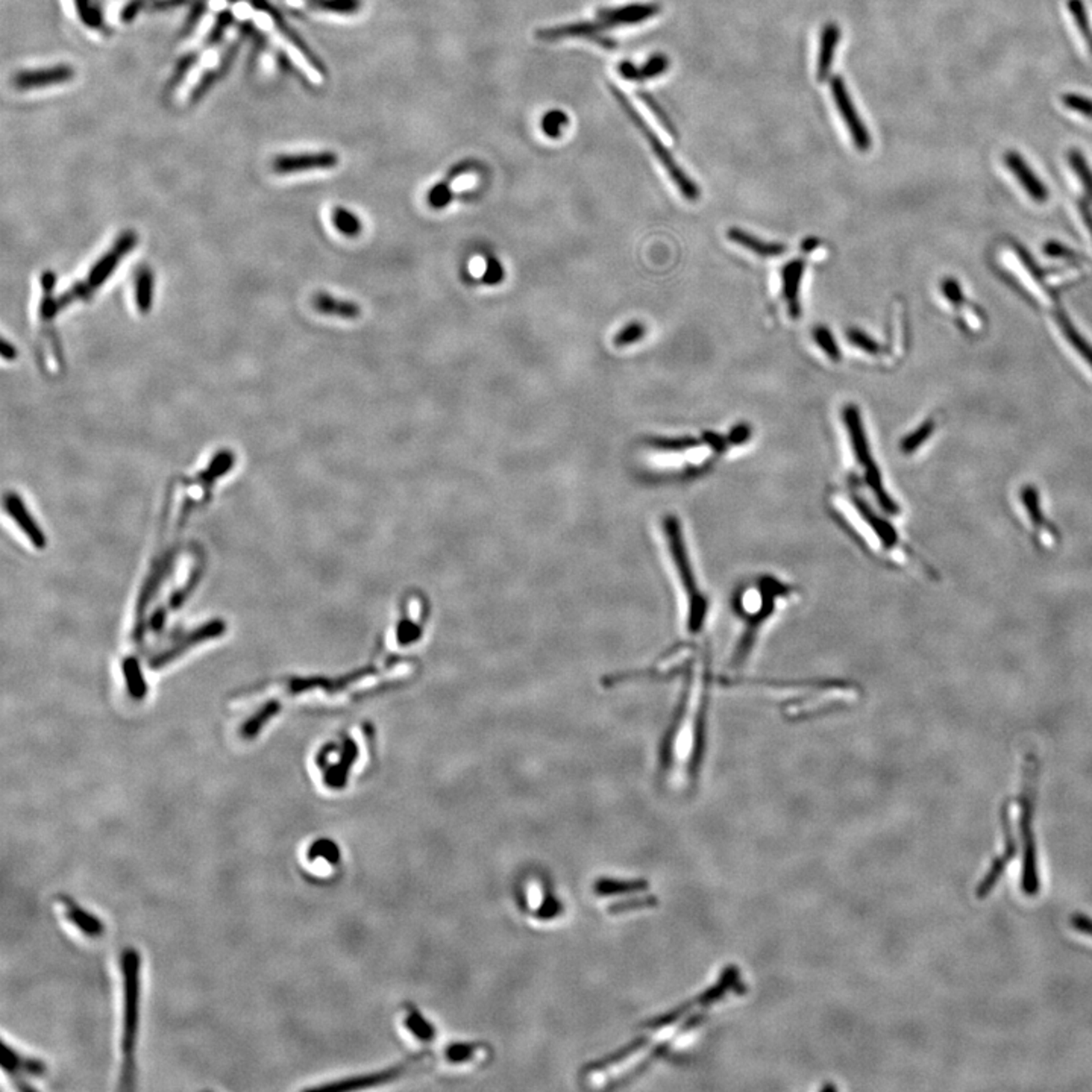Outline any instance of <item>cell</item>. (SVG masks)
Segmentation results:
<instances>
[{
  "instance_id": "obj_1",
  "label": "cell",
  "mask_w": 1092,
  "mask_h": 1092,
  "mask_svg": "<svg viewBox=\"0 0 1092 1092\" xmlns=\"http://www.w3.org/2000/svg\"><path fill=\"white\" fill-rule=\"evenodd\" d=\"M683 679L677 709L662 742L660 767L668 773L675 750L679 745L687 746V775L691 780H696L706 751L710 686L715 683L710 671L709 656L702 657Z\"/></svg>"
},
{
  "instance_id": "obj_2",
  "label": "cell",
  "mask_w": 1092,
  "mask_h": 1092,
  "mask_svg": "<svg viewBox=\"0 0 1092 1092\" xmlns=\"http://www.w3.org/2000/svg\"><path fill=\"white\" fill-rule=\"evenodd\" d=\"M834 500L830 504V513L836 524L849 534L865 553L876 560L893 565H915L930 576H935L929 568L908 545L901 542L900 536L889 521L880 516L860 494H849L845 500Z\"/></svg>"
},
{
  "instance_id": "obj_3",
  "label": "cell",
  "mask_w": 1092,
  "mask_h": 1092,
  "mask_svg": "<svg viewBox=\"0 0 1092 1092\" xmlns=\"http://www.w3.org/2000/svg\"><path fill=\"white\" fill-rule=\"evenodd\" d=\"M797 597V591L780 578L756 576L740 584L733 597V610L740 622L739 637L730 656L731 668H738L751 657L763 628L778 610Z\"/></svg>"
},
{
  "instance_id": "obj_4",
  "label": "cell",
  "mask_w": 1092,
  "mask_h": 1092,
  "mask_svg": "<svg viewBox=\"0 0 1092 1092\" xmlns=\"http://www.w3.org/2000/svg\"><path fill=\"white\" fill-rule=\"evenodd\" d=\"M727 687L754 686L761 692H769L780 700L783 715L789 721H805L816 715L847 707L856 702L859 691L853 683L827 680V681H800V683H777V681H745L740 679L723 680Z\"/></svg>"
},
{
  "instance_id": "obj_5",
  "label": "cell",
  "mask_w": 1092,
  "mask_h": 1092,
  "mask_svg": "<svg viewBox=\"0 0 1092 1092\" xmlns=\"http://www.w3.org/2000/svg\"><path fill=\"white\" fill-rule=\"evenodd\" d=\"M662 536H663L666 553L669 554L672 576L679 592L681 624L692 637L702 636L709 620V598L706 592H702L700 581L695 574L694 563L689 555L683 527L677 517H664L662 522Z\"/></svg>"
},
{
  "instance_id": "obj_6",
  "label": "cell",
  "mask_w": 1092,
  "mask_h": 1092,
  "mask_svg": "<svg viewBox=\"0 0 1092 1092\" xmlns=\"http://www.w3.org/2000/svg\"><path fill=\"white\" fill-rule=\"evenodd\" d=\"M123 975V1030H122V1074L118 1089L135 1088V1048L140 1023V953L128 948L120 958Z\"/></svg>"
},
{
  "instance_id": "obj_7",
  "label": "cell",
  "mask_w": 1092,
  "mask_h": 1092,
  "mask_svg": "<svg viewBox=\"0 0 1092 1092\" xmlns=\"http://www.w3.org/2000/svg\"><path fill=\"white\" fill-rule=\"evenodd\" d=\"M232 14L240 20H249L254 23L265 35L270 38L273 45L282 51V53L290 59V63L295 64L296 68L303 72L308 79L325 78V67L322 66L318 57L311 53L305 43L296 37L292 30H288L284 26V23L278 20V17L273 14V11L252 5L248 2H237L232 7Z\"/></svg>"
},
{
  "instance_id": "obj_8",
  "label": "cell",
  "mask_w": 1092,
  "mask_h": 1092,
  "mask_svg": "<svg viewBox=\"0 0 1092 1092\" xmlns=\"http://www.w3.org/2000/svg\"><path fill=\"white\" fill-rule=\"evenodd\" d=\"M1038 782V761L1035 756H1027L1026 771H1024V789L1019 798V832L1023 839V876L1021 889L1026 895L1034 897L1040 893V876H1038V854L1035 842L1034 809Z\"/></svg>"
},
{
  "instance_id": "obj_9",
  "label": "cell",
  "mask_w": 1092,
  "mask_h": 1092,
  "mask_svg": "<svg viewBox=\"0 0 1092 1092\" xmlns=\"http://www.w3.org/2000/svg\"><path fill=\"white\" fill-rule=\"evenodd\" d=\"M137 244V234L134 231H126L116 240L111 251L106 252L102 259L91 267L85 281L76 282L74 287L66 290L58 298L59 310H64L76 301H87L96 292V288L104 286L105 281L110 278L117 269L118 263L125 259L126 254L133 251Z\"/></svg>"
},
{
  "instance_id": "obj_10",
  "label": "cell",
  "mask_w": 1092,
  "mask_h": 1092,
  "mask_svg": "<svg viewBox=\"0 0 1092 1092\" xmlns=\"http://www.w3.org/2000/svg\"><path fill=\"white\" fill-rule=\"evenodd\" d=\"M610 91H612L613 96L616 99V102L622 106V110H624V112L627 114V117L635 123L636 128H637V129L642 133L643 137L648 140L651 149H652V152L656 154L657 160L660 161V164L663 166L664 170L668 172V175L671 177L672 183L677 185V188L681 192V194H683L687 200H691V202H695V200L700 199V196H702V194H700L698 185L695 184L694 181H692L691 177H687L686 173L683 172V169L680 167L677 161L674 160L671 150L664 146L663 141L658 139V135H657V134L652 133V129H651L648 123L643 120L642 116L636 111L635 106H633L631 102L628 101L627 96H625L620 89H616L614 85H610Z\"/></svg>"
},
{
  "instance_id": "obj_11",
  "label": "cell",
  "mask_w": 1092,
  "mask_h": 1092,
  "mask_svg": "<svg viewBox=\"0 0 1092 1092\" xmlns=\"http://www.w3.org/2000/svg\"><path fill=\"white\" fill-rule=\"evenodd\" d=\"M232 37H236V35L234 34H231V35L227 34L225 38H221V41H217L216 45L210 46L208 49H204L199 57L193 61L188 68L185 70L184 76H181V81H179V85H177V97H175L177 102H185L187 99H190L193 93H196L198 90L202 89V84L208 81L210 74H215L217 68H221V64H223V59L227 57L231 43H232Z\"/></svg>"
},
{
  "instance_id": "obj_12",
  "label": "cell",
  "mask_w": 1092,
  "mask_h": 1092,
  "mask_svg": "<svg viewBox=\"0 0 1092 1092\" xmlns=\"http://www.w3.org/2000/svg\"><path fill=\"white\" fill-rule=\"evenodd\" d=\"M74 68L68 64L35 67L15 74L13 84L20 93H34L59 87L74 79Z\"/></svg>"
},
{
  "instance_id": "obj_13",
  "label": "cell",
  "mask_w": 1092,
  "mask_h": 1092,
  "mask_svg": "<svg viewBox=\"0 0 1092 1092\" xmlns=\"http://www.w3.org/2000/svg\"><path fill=\"white\" fill-rule=\"evenodd\" d=\"M340 158L332 150H314V152H298V154H282L275 156L272 170L276 175H298L313 170H330L337 167Z\"/></svg>"
},
{
  "instance_id": "obj_14",
  "label": "cell",
  "mask_w": 1092,
  "mask_h": 1092,
  "mask_svg": "<svg viewBox=\"0 0 1092 1092\" xmlns=\"http://www.w3.org/2000/svg\"><path fill=\"white\" fill-rule=\"evenodd\" d=\"M604 28L597 20H586V22L565 23L559 26L543 28L536 32V38L545 43L580 38V40H589L592 43L603 46L605 49H613L614 41L609 37H604Z\"/></svg>"
},
{
  "instance_id": "obj_15",
  "label": "cell",
  "mask_w": 1092,
  "mask_h": 1092,
  "mask_svg": "<svg viewBox=\"0 0 1092 1092\" xmlns=\"http://www.w3.org/2000/svg\"><path fill=\"white\" fill-rule=\"evenodd\" d=\"M2 1068L13 1078L15 1088L20 1091H35V1088L30 1086L25 1078H41L47 1070L43 1061L20 1055L15 1048L9 1047L7 1042H2Z\"/></svg>"
},
{
  "instance_id": "obj_16",
  "label": "cell",
  "mask_w": 1092,
  "mask_h": 1092,
  "mask_svg": "<svg viewBox=\"0 0 1092 1092\" xmlns=\"http://www.w3.org/2000/svg\"><path fill=\"white\" fill-rule=\"evenodd\" d=\"M832 96H833L834 104L838 106V110L841 112L845 125L849 128L851 139L854 141L856 148L860 152L870 150V148H871V137L868 134V129L862 123V120L859 117L856 108H854V105L849 99L847 87H845V84H844L842 78H839V76H834L833 79H832Z\"/></svg>"
},
{
  "instance_id": "obj_17",
  "label": "cell",
  "mask_w": 1092,
  "mask_h": 1092,
  "mask_svg": "<svg viewBox=\"0 0 1092 1092\" xmlns=\"http://www.w3.org/2000/svg\"><path fill=\"white\" fill-rule=\"evenodd\" d=\"M660 13L657 3H630L624 7L603 8L597 14V22L604 30H614L620 26H631L645 22Z\"/></svg>"
},
{
  "instance_id": "obj_18",
  "label": "cell",
  "mask_w": 1092,
  "mask_h": 1092,
  "mask_svg": "<svg viewBox=\"0 0 1092 1092\" xmlns=\"http://www.w3.org/2000/svg\"><path fill=\"white\" fill-rule=\"evenodd\" d=\"M842 419L845 423V429L849 431V442L853 446V454L856 458L857 465L864 467L865 472L876 466V460L872 458L870 443L866 439V431H865L864 419L859 407L854 404H849L844 407L842 410Z\"/></svg>"
},
{
  "instance_id": "obj_19",
  "label": "cell",
  "mask_w": 1092,
  "mask_h": 1092,
  "mask_svg": "<svg viewBox=\"0 0 1092 1092\" xmlns=\"http://www.w3.org/2000/svg\"><path fill=\"white\" fill-rule=\"evenodd\" d=\"M475 167H477V161H473V160H463V161H458L457 164H454L448 170V173L440 181H437L436 184L433 185L429 193H427V204H429V208L440 211V210H445V208L448 207L450 202L454 200V196H456L452 192L454 181L463 177V175L471 173Z\"/></svg>"
},
{
  "instance_id": "obj_20",
  "label": "cell",
  "mask_w": 1092,
  "mask_h": 1092,
  "mask_svg": "<svg viewBox=\"0 0 1092 1092\" xmlns=\"http://www.w3.org/2000/svg\"><path fill=\"white\" fill-rule=\"evenodd\" d=\"M1004 164L1009 167L1013 177L1018 179L1019 184L1026 190L1027 194L1035 200V202H1047L1048 188L1047 185L1040 181V177L1035 175L1034 170L1029 167V164L1024 161L1023 156L1018 152H1006L1004 154Z\"/></svg>"
},
{
  "instance_id": "obj_21",
  "label": "cell",
  "mask_w": 1092,
  "mask_h": 1092,
  "mask_svg": "<svg viewBox=\"0 0 1092 1092\" xmlns=\"http://www.w3.org/2000/svg\"><path fill=\"white\" fill-rule=\"evenodd\" d=\"M421 1061V1056H414L406 1062L399 1063L396 1067H391L389 1070L374 1073L369 1076H362V1078H347L343 1082H336L330 1085L319 1086L318 1089H339V1091H349V1089H362V1088H369V1086L381 1085L385 1082H390L391 1078H399L406 1074L407 1071L413 1067L414 1063Z\"/></svg>"
},
{
  "instance_id": "obj_22",
  "label": "cell",
  "mask_w": 1092,
  "mask_h": 1092,
  "mask_svg": "<svg viewBox=\"0 0 1092 1092\" xmlns=\"http://www.w3.org/2000/svg\"><path fill=\"white\" fill-rule=\"evenodd\" d=\"M805 267V263L803 259H792L784 265L782 270L783 296L792 319L800 318L803 313L801 303H800V286H801Z\"/></svg>"
},
{
  "instance_id": "obj_23",
  "label": "cell",
  "mask_w": 1092,
  "mask_h": 1092,
  "mask_svg": "<svg viewBox=\"0 0 1092 1092\" xmlns=\"http://www.w3.org/2000/svg\"><path fill=\"white\" fill-rule=\"evenodd\" d=\"M58 901L64 908V914H66L68 923L79 930L82 935L89 937H99L104 935L105 924L102 923V920H99L97 916L90 914L87 910H84L74 898H70L67 895H59Z\"/></svg>"
},
{
  "instance_id": "obj_24",
  "label": "cell",
  "mask_w": 1092,
  "mask_h": 1092,
  "mask_svg": "<svg viewBox=\"0 0 1092 1092\" xmlns=\"http://www.w3.org/2000/svg\"><path fill=\"white\" fill-rule=\"evenodd\" d=\"M311 305L320 314L332 316V318L354 320V319H358L362 316V307L358 303H354V301H347V299H340V298H336V296L325 293V292H319V293L313 296L311 298Z\"/></svg>"
},
{
  "instance_id": "obj_25",
  "label": "cell",
  "mask_w": 1092,
  "mask_h": 1092,
  "mask_svg": "<svg viewBox=\"0 0 1092 1092\" xmlns=\"http://www.w3.org/2000/svg\"><path fill=\"white\" fill-rule=\"evenodd\" d=\"M668 68H669V58H666L662 53H657L652 55L642 67H637L631 61L625 59L618 66V72L627 81L641 82L657 78L663 74Z\"/></svg>"
},
{
  "instance_id": "obj_26",
  "label": "cell",
  "mask_w": 1092,
  "mask_h": 1092,
  "mask_svg": "<svg viewBox=\"0 0 1092 1092\" xmlns=\"http://www.w3.org/2000/svg\"><path fill=\"white\" fill-rule=\"evenodd\" d=\"M727 237L731 242L745 248L748 251L757 254L759 257L771 259V257H780L786 252V246L782 243H773V242H765L759 237L753 236L746 232L744 229L730 228L727 231Z\"/></svg>"
},
{
  "instance_id": "obj_27",
  "label": "cell",
  "mask_w": 1092,
  "mask_h": 1092,
  "mask_svg": "<svg viewBox=\"0 0 1092 1092\" xmlns=\"http://www.w3.org/2000/svg\"><path fill=\"white\" fill-rule=\"evenodd\" d=\"M839 40H841V28L836 23L826 25L821 32V45H819L818 68H816L819 82L824 81L830 74L836 46L839 43Z\"/></svg>"
},
{
  "instance_id": "obj_28",
  "label": "cell",
  "mask_w": 1092,
  "mask_h": 1092,
  "mask_svg": "<svg viewBox=\"0 0 1092 1092\" xmlns=\"http://www.w3.org/2000/svg\"><path fill=\"white\" fill-rule=\"evenodd\" d=\"M1021 498H1023V502H1024V505H1026L1029 516L1032 519V524L1035 525L1036 532H1040V536L1042 538V540H1044L1046 543H1050V545H1051V543H1055L1056 534H1057V532H1055V528H1053L1051 525L1048 524L1047 521H1046V517L1042 516V513H1040V494H1038V490H1036L1034 486H1026V488L1023 489V492H1021Z\"/></svg>"
},
{
  "instance_id": "obj_29",
  "label": "cell",
  "mask_w": 1092,
  "mask_h": 1092,
  "mask_svg": "<svg viewBox=\"0 0 1092 1092\" xmlns=\"http://www.w3.org/2000/svg\"><path fill=\"white\" fill-rule=\"evenodd\" d=\"M5 505H7L9 515L14 516L15 521L22 527L23 532H26V536L32 540V543L37 545V548H43L46 545L45 536H43V532L38 528L37 525L34 524L32 517L26 511V507L23 505L22 500L19 498V494H8L7 498H5Z\"/></svg>"
},
{
  "instance_id": "obj_30",
  "label": "cell",
  "mask_w": 1092,
  "mask_h": 1092,
  "mask_svg": "<svg viewBox=\"0 0 1092 1092\" xmlns=\"http://www.w3.org/2000/svg\"><path fill=\"white\" fill-rule=\"evenodd\" d=\"M341 751V759L325 773V783L334 789H341L347 784V773L358 756V748L351 739L345 740Z\"/></svg>"
},
{
  "instance_id": "obj_31",
  "label": "cell",
  "mask_w": 1092,
  "mask_h": 1092,
  "mask_svg": "<svg viewBox=\"0 0 1092 1092\" xmlns=\"http://www.w3.org/2000/svg\"><path fill=\"white\" fill-rule=\"evenodd\" d=\"M154 286H156L154 272L148 266L139 267L134 275V290H135L137 308L143 314H146L152 308Z\"/></svg>"
},
{
  "instance_id": "obj_32",
  "label": "cell",
  "mask_w": 1092,
  "mask_h": 1092,
  "mask_svg": "<svg viewBox=\"0 0 1092 1092\" xmlns=\"http://www.w3.org/2000/svg\"><path fill=\"white\" fill-rule=\"evenodd\" d=\"M223 628H225L223 622H221V620H215V622H211V624H208V625H204V627L199 628V630H196V631L192 633V635L187 636V639H185L184 642L181 641V643L177 645V648H173L172 651H167V652L163 654V656L156 657V660L152 662V668L156 669L158 666L167 663V662H170L173 657H177V654H181V651H185L187 648H190L192 645L199 642V641H204V639H208V637H215V636L217 635H221V633H223Z\"/></svg>"
},
{
  "instance_id": "obj_33",
  "label": "cell",
  "mask_w": 1092,
  "mask_h": 1092,
  "mask_svg": "<svg viewBox=\"0 0 1092 1092\" xmlns=\"http://www.w3.org/2000/svg\"><path fill=\"white\" fill-rule=\"evenodd\" d=\"M1055 318L1062 330L1065 339L1070 341L1071 347H1074L1078 354L1082 355L1084 360L1092 368V345H1089L1085 337L1076 330V326L1071 324L1070 318L1065 314V311L1061 308L1056 310Z\"/></svg>"
},
{
  "instance_id": "obj_34",
  "label": "cell",
  "mask_w": 1092,
  "mask_h": 1092,
  "mask_svg": "<svg viewBox=\"0 0 1092 1092\" xmlns=\"http://www.w3.org/2000/svg\"><path fill=\"white\" fill-rule=\"evenodd\" d=\"M308 9L325 14L352 15L363 8V0H298Z\"/></svg>"
},
{
  "instance_id": "obj_35",
  "label": "cell",
  "mask_w": 1092,
  "mask_h": 1092,
  "mask_svg": "<svg viewBox=\"0 0 1092 1092\" xmlns=\"http://www.w3.org/2000/svg\"><path fill=\"white\" fill-rule=\"evenodd\" d=\"M569 125H571V118H569L568 112L560 110V108L546 111V112H543L542 118H540V131L549 140L561 139L565 129Z\"/></svg>"
},
{
  "instance_id": "obj_36",
  "label": "cell",
  "mask_w": 1092,
  "mask_h": 1092,
  "mask_svg": "<svg viewBox=\"0 0 1092 1092\" xmlns=\"http://www.w3.org/2000/svg\"><path fill=\"white\" fill-rule=\"evenodd\" d=\"M331 221L334 228L339 231L341 236L355 238L363 232V223L360 217L355 215L354 211L347 210L345 207H336L332 210Z\"/></svg>"
},
{
  "instance_id": "obj_37",
  "label": "cell",
  "mask_w": 1092,
  "mask_h": 1092,
  "mask_svg": "<svg viewBox=\"0 0 1092 1092\" xmlns=\"http://www.w3.org/2000/svg\"><path fill=\"white\" fill-rule=\"evenodd\" d=\"M648 1040H650L648 1038H643V1036L642 1038H637V1040H633V1042H630L628 1046L620 1048L618 1051H614L612 1055L605 1056V1057L599 1059V1061L589 1063V1065L586 1067V1073L603 1071L605 1070V1068H609V1067H612L614 1063L622 1062L624 1059H627L628 1056L635 1055L636 1051H639L641 1048L645 1047Z\"/></svg>"
},
{
  "instance_id": "obj_38",
  "label": "cell",
  "mask_w": 1092,
  "mask_h": 1092,
  "mask_svg": "<svg viewBox=\"0 0 1092 1092\" xmlns=\"http://www.w3.org/2000/svg\"><path fill=\"white\" fill-rule=\"evenodd\" d=\"M648 445H650L651 448H654V450H662V452H675V454H680V452H687V450L698 448V446L702 445V442H700L698 439H695V437L689 436L652 437V439H648Z\"/></svg>"
},
{
  "instance_id": "obj_39",
  "label": "cell",
  "mask_w": 1092,
  "mask_h": 1092,
  "mask_svg": "<svg viewBox=\"0 0 1092 1092\" xmlns=\"http://www.w3.org/2000/svg\"><path fill=\"white\" fill-rule=\"evenodd\" d=\"M648 883L645 880H609L603 878L595 885V891L599 895H616V893H639L645 891Z\"/></svg>"
},
{
  "instance_id": "obj_40",
  "label": "cell",
  "mask_w": 1092,
  "mask_h": 1092,
  "mask_svg": "<svg viewBox=\"0 0 1092 1092\" xmlns=\"http://www.w3.org/2000/svg\"><path fill=\"white\" fill-rule=\"evenodd\" d=\"M935 429H936V427H935V422L930 421V419L929 421L923 422V423H921V425H920L914 433H910V434H908V436L904 437V439L901 440V452H903V454H906V456H909V454H914L915 450H918V448H920L921 445H924V443L929 440V437L931 436V433L935 431Z\"/></svg>"
},
{
  "instance_id": "obj_41",
  "label": "cell",
  "mask_w": 1092,
  "mask_h": 1092,
  "mask_svg": "<svg viewBox=\"0 0 1092 1092\" xmlns=\"http://www.w3.org/2000/svg\"><path fill=\"white\" fill-rule=\"evenodd\" d=\"M812 337L815 343L818 345L822 352L832 360V362H839L841 360V349L836 343L832 331L824 325H816L812 330Z\"/></svg>"
},
{
  "instance_id": "obj_42",
  "label": "cell",
  "mask_w": 1092,
  "mask_h": 1092,
  "mask_svg": "<svg viewBox=\"0 0 1092 1092\" xmlns=\"http://www.w3.org/2000/svg\"><path fill=\"white\" fill-rule=\"evenodd\" d=\"M1068 161H1070L1074 173L1080 179V183L1084 185L1086 194L1092 200V170L1088 161H1086L1085 156L1078 149H1071L1070 152H1068Z\"/></svg>"
},
{
  "instance_id": "obj_43",
  "label": "cell",
  "mask_w": 1092,
  "mask_h": 1092,
  "mask_svg": "<svg viewBox=\"0 0 1092 1092\" xmlns=\"http://www.w3.org/2000/svg\"><path fill=\"white\" fill-rule=\"evenodd\" d=\"M647 334V326L643 325L639 320L628 322L627 325L622 326V330L614 334L613 337V345L616 347H625L635 345L637 341L645 337Z\"/></svg>"
},
{
  "instance_id": "obj_44",
  "label": "cell",
  "mask_w": 1092,
  "mask_h": 1092,
  "mask_svg": "<svg viewBox=\"0 0 1092 1092\" xmlns=\"http://www.w3.org/2000/svg\"><path fill=\"white\" fill-rule=\"evenodd\" d=\"M1068 9H1070L1071 15L1074 19L1078 32L1082 34V37L1085 40L1086 45H1088L1092 53V30L1084 2L1082 0H1068Z\"/></svg>"
},
{
  "instance_id": "obj_45",
  "label": "cell",
  "mask_w": 1092,
  "mask_h": 1092,
  "mask_svg": "<svg viewBox=\"0 0 1092 1092\" xmlns=\"http://www.w3.org/2000/svg\"><path fill=\"white\" fill-rule=\"evenodd\" d=\"M845 336L853 347L862 349L866 354L878 355L882 352V347L878 345L877 340L872 339L870 334H866L859 328H849Z\"/></svg>"
},
{
  "instance_id": "obj_46",
  "label": "cell",
  "mask_w": 1092,
  "mask_h": 1092,
  "mask_svg": "<svg viewBox=\"0 0 1092 1092\" xmlns=\"http://www.w3.org/2000/svg\"><path fill=\"white\" fill-rule=\"evenodd\" d=\"M1013 249L1017 252L1018 259L1023 261V265L1026 266L1027 270L1032 273L1034 280L1036 281L1038 284H1040V287L1044 288V290H1047L1048 295L1051 296L1053 299H1056V293H1053V290H1051V288H1048L1047 284H1046V275H1047V272H1046V270H1042V269L1036 265V261L1029 255V252H1027L1023 246L1013 244Z\"/></svg>"
},
{
  "instance_id": "obj_47",
  "label": "cell",
  "mask_w": 1092,
  "mask_h": 1092,
  "mask_svg": "<svg viewBox=\"0 0 1092 1092\" xmlns=\"http://www.w3.org/2000/svg\"><path fill=\"white\" fill-rule=\"evenodd\" d=\"M125 674L126 681H128V687H129V692H131L134 698H139V700H140V698H143L145 694H146V686H145V681H143V677H141L139 663H137L135 660H126Z\"/></svg>"
},
{
  "instance_id": "obj_48",
  "label": "cell",
  "mask_w": 1092,
  "mask_h": 1092,
  "mask_svg": "<svg viewBox=\"0 0 1092 1092\" xmlns=\"http://www.w3.org/2000/svg\"><path fill=\"white\" fill-rule=\"evenodd\" d=\"M406 1024L412 1030V1034L416 1035L419 1040H431L434 1038V1029L429 1023L422 1018L421 1013L416 1011L414 1007L408 1011Z\"/></svg>"
},
{
  "instance_id": "obj_49",
  "label": "cell",
  "mask_w": 1092,
  "mask_h": 1092,
  "mask_svg": "<svg viewBox=\"0 0 1092 1092\" xmlns=\"http://www.w3.org/2000/svg\"><path fill=\"white\" fill-rule=\"evenodd\" d=\"M1062 104L1068 110L1078 112L1084 117L1092 118V99L1086 96H1080L1076 93H1065L1062 95Z\"/></svg>"
},
{
  "instance_id": "obj_50",
  "label": "cell",
  "mask_w": 1092,
  "mask_h": 1092,
  "mask_svg": "<svg viewBox=\"0 0 1092 1092\" xmlns=\"http://www.w3.org/2000/svg\"><path fill=\"white\" fill-rule=\"evenodd\" d=\"M504 278H505V270L502 267L501 261L494 255H489L486 259V270L483 273L481 280L486 286H498L501 284Z\"/></svg>"
},
{
  "instance_id": "obj_51",
  "label": "cell",
  "mask_w": 1092,
  "mask_h": 1092,
  "mask_svg": "<svg viewBox=\"0 0 1092 1092\" xmlns=\"http://www.w3.org/2000/svg\"><path fill=\"white\" fill-rule=\"evenodd\" d=\"M276 710H278V704H276V702H270V704H267L266 707L261 710L259 715L255 716V718H252L251 721H248V723H244V736H246V738L255 736V734L259 733V729L263 727V723H266L267 719H269L270 715H273Z\"/></svg>"
},
{
  "instance_id": "obj_52",
  "label": "cell",
  "mask_w": 1092,
  "mask_h": 1092,
  "mask_svg": "<svg viewBox=\"0 0 1092 1092\" xmlns=\"http://www.w3.org/2000/svg\"><path fill=\"white\" fill-rule=\"evenodd\" d=\"M308 856H310V859H318V857H325L328 862H331V864H337L340 859V853H339V849H337V847H336V845H334V844H332L331 841H325V839H322V841L314 842V844L311 845L310 853H308Z\"/></svg>"
},
{
  "instance_id": "obj_53",
  "label": "cell",
  "mask_w": 1092,
  "mask_h": 1092,
  "mask_svg": "<svg viewBox=\"0 0 1092 1092\" xmlns=\"http://www.w3.org/2000/svg\"><path fill=\"white\" fill-rule=\"evenodd\" d=\"M656 904L657 900L654 897H645V898L620 901V903L612 904V906L609 908V912H610V914H624V912H630V910H635V909L652 908V906H656Z\"/></svg>"
},
{
  "instance_id": "obj_54",
  "label": "cell",
  "mask_w": 1092,
  "mask_h": 1092,
  "mask_svg": "<svg viewBox=\"0 0 1092 1092\" xmlns=\"http://www.w3.org/2000/svg\"><path fill=\"white\" fill-rule=\"evenodd\" d=\"M1044 252L1051 259H1067V261H1080V259H1084L1078 255V252L1073 251L1070 248L1057 243V242H1048L1044 246Z\"/></svg>"
},
{
  "instance_id": "obj_55",
  "label": "cell",
  "mask_w": 1092,
  "mask_h": 1092,
  "mask_svg": "<svg viewBox=\"0 0 1092 1092\" xmlns=\"http://www.w3.org/2000/svg\"><path fill=\"white\" fill-rule=\"evenodd\" d=\"M751 434H753L751 425L748 422H739L734 427H731L729 434H727V440L733 446H740V445H745L751 439Z\"/></svg>"
},
{
  "instance_id": "obj_56",
  "label": "cell",
  "mask_w": 1092,
  "mask_h": 1092,
  "mask_svg": "<svg viewBox=\"0 0 1092 1092\" xmlns=\"http://www.w3.org/2000/svg\"><path fill=\"white\" fill-rule=\"evenodd\" d=\"M941 290H942V295L950 301L953 307H959L960 303H964L962 287L954 278H945L942 284H941Z\"/></svg>"
},
{
  "instance_id": "obj_57",
  "label": "cell",
  "mask_w": 1092,
  "mask_h": 1092,
  "mask_svg": "<svg viewBox=\"0 0 1092 1092\" xmlns=\"http://www.w3.org/2000/svg\"><path fill=\"white\" fill-rule=\"evenodd\" d=\"M639 96L642 97L643 102L648 105V106H650L651 108V111H652V112L656 114L657 118H658V122L662 123V126H663L664 129H666V131H669V133H671V135L672 137H674V139H677V131H675V128L672 126L671 120H669V117H668V116L664 114V111L662 110V106L657 104L656 101H654V99H652V97H651L650 95H648V93H639Z\"/></svg>"
},
{
  "instance_id": "obj_58",
  "label": "cell",
  "mask_w": 1092,
  "mask_h": 1092,
  "mask_svg": "<svg viewBox=\"0 0 1092 1092\" xmlns=\"http://www.w3.org/2000/svg\"><path fill=\"white\" fill-rule=\"evenodd\" d=\"M702 437V442L707 443L715 454H723V452L729 450L730 443L727 440V437L716 434L713 431H704Z\"/></svg>"
},
{
  "instance_id": "obj_59",
  "label": "cell",
  "mask_w": 1092,
  "mask_h": 1092,
  "mask_svg": "<svg viewBox=\"0 0 1092 1092\" xmlns=\"http://www.w3.org/2000/svg\"><path fill=\"white\" fill-rule=\"evenodd\" d=\"M475 1050H477L475 1046H461V1044L452 1046L448 1048V1059L452 1062H463L466 1059L472 1057Z\"/></svg>"
},
{
  "instance_id": "obj_60",
  "label": "cell",
  "mask_w": 1092,
  "mask_h": 1092,
  "mask_svg": "<svg viewBox=\"0 0 1092 1092\" xmlns=\"http://www.w3.org/2000/svg\"><path fill=\"white\" fill-rule=\"evenodd\" d=\"M1071 924H1073V927L1078 930V931H1082V933H1085L1088 936H1092L1091 918H1088V916L1085 915H1080V914H1076V915L1071 918Z\"/></svg>"
},
{
  "instance_id": "obj_61",
  "label": "cell",
  "mask_w": 1092,
  "mask_h": 1092,
  "mask_svg": "<svg viewBox=\"0 0 1092 1092\" xmlns=\"http://www.w3.org/2000/svg\"><path fill=\"white\" fill-rule=\"evenodd\" d=\"M559 912H560V903L554 900L553 897H548L545 904L540 908L539 916L540 918H553Z\"/></svg>"
},
{
  "instance_id": "obj_62",
  "label": "cell",
  "mask_w": 1092,
  "mask_h": 1092,
  "mask_svg": "<svg viewBox=\"0 0 1092 1092\" xmlns=\"http://www.w3.org/2000/svg\"><path fill=\"white\" fill-rule=\"evenodd\" d=\"M1078 210H1080V215H1082V217H1084V221H1085L1086 228L1089 229V234H1091V237H1092L1091 207H1089V205L1086 204L1085 200H1080V202H1078Z\"/></svg>"
},
{
  "instance_id": "obj_63",
  "label": "cell",
  "mask_w": 1092,
  "mask_h": 1092,
  "mask_svg": "<svg viewBox=\"0 0 1092 1092\" xmlns=\"http://www.w3.org/2000/svg\"><path fill=\"white\" fill-rule=\"evenodd\" d=\"M2 357H3V360H8V362L17 358V349L7 339H3V341H2Z\"/></svg>"
},
{
  "instance_id": "obj_64",
  "label": "cell",
  "mask_w": 1092,
  "mask_h": 1092,
  "mask_svg": "<svg viewBox=\"0 0 1092 1092\" xmlns=\"http://www.w3.org/2000/svg\"><path fill=\"white\" fill-rule=\"evenodd\" d=\"M801 248H803V251L805 252L813 251L815 248H818V240H816V238H807V240H805L803 244H801Z\"/></svg>"
}]
</instances>
